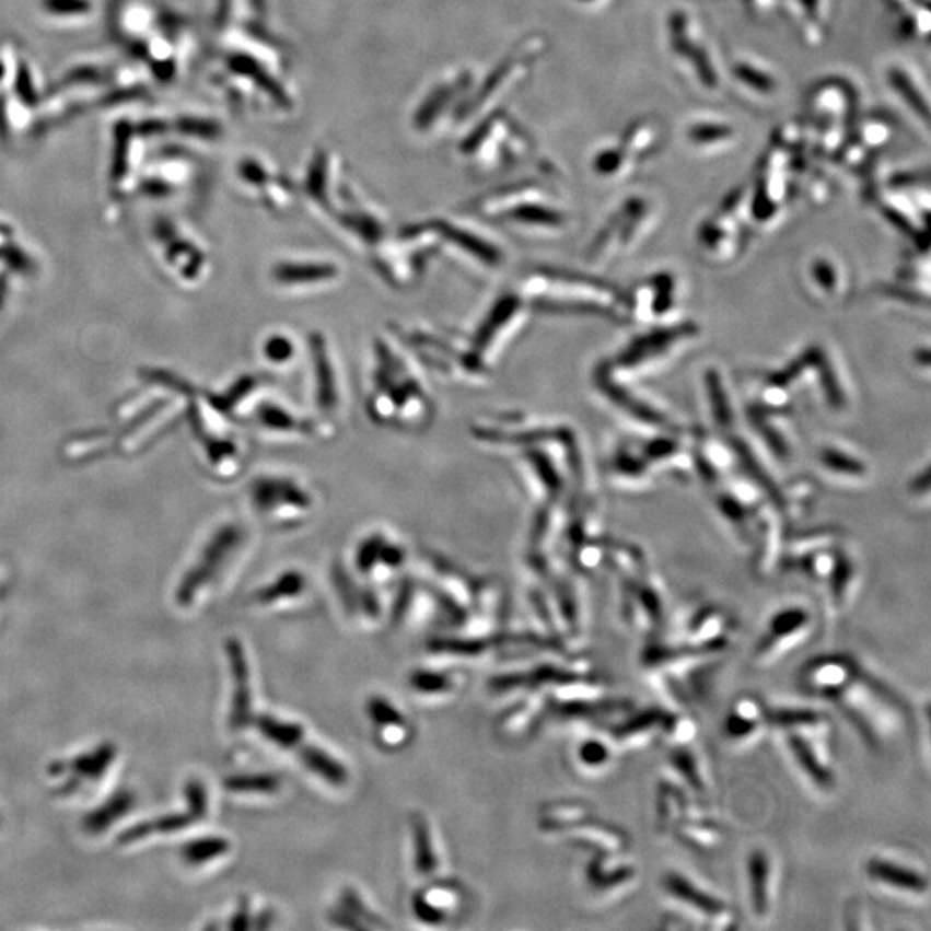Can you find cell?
I'll list each match as a JSON object with an SVG mask.
<instances>
[{"mask_svg": "<svg viewBox=\"0 0 931 931\" xmlns=\"http://www.w3.org/2000/svg\"><path fill=\"white\" fill-rule=\"evenodd\" d=\"M140 190H142L143 196L154 197V199H159V197H166L172 194L173 188L172 185L166 184L164 179L161 178H147L146 182H142L140 185Z\"/></svg>", "mask_w": 931, "mask_h": 931, "instance_id": "54", "label": "cell"}, {"mask_svg": "<svg viewBox=\"0 0 931 931\" xmlns=\"http://www.w3.org/2000/svg\"><path fill=\"white\" fill-rule=\"evenodd\" d=\"M9 139V119L8 110H5L4 102L0 101V140L5 142Z\"/></svg>", "mask_w": 931, "mask_h": 931, "instance_id": "59", "label": "cell"}, {"mask_svg": "<svg viewBox=\"0 0 931 931\" xmlns=\"http://www.w3.org/2000/svg\"><path fill=\"white\" fill-rule=\"evenodd\" d=\"M883 80L892 97L923 135L924 142H930V95L919 74L906 62L892 61L883 70Z\"/></svg>", "mask_w": 931, "mask_h": 931, "instance_id": "17", "label": "cell"}, {"mask_svg": "<svg viewBox=\"0 0 931 931\" xmlns=\"http://www.w3.org/2000/svg\"><path fill=\"white\" fill-rule=\"evenodd\" d=\"M578 837L583 838L586 843L594 846L598 852H610V854H619L621 850L627 849V835L619 830L618 826L607 825V823L594 822L592 817H585L582 822L573 826Z\"/></svg>", "mask_w": 931, "mask_h": 931, "instance_id": "34", "label": "cell"}, {"mask_svg": "<svg viewBox=\"0 0 931 931\" xmlns=\"http://www.w3.org/2000/svg\"><path fill=\"white\" fill-rule=\"evenodd\" d=\"M151 71L159 82L170 83L176 73V65L173 59H159L151 62Z\"/></svg>", "mask_w": 931, "mask_h": 931, "instance_id": "56", "label": "cell"}, {"mask_svg": "<svg viewBox=\"0 0 931 931\" xmlns=\"http://www.w3.org/2000/svg\"><path fill=\"white\" fill-rule=\"evenodd\" d=\"M679 842L690 847L694 850H711L720 846L721 828L717 823L703 819L699 814L691 813L685 817L684 822L678 823L673 830Z\"/></svg>", "mask_w": 931, "mask_h": 931, "instance_id": "33", "label": "cell"}, {"mask_svg": "<svg viewBox=\"0 0 931 931\" xmlns=\"http://www.w3.org/2000/svg\"><path fill=\"white\" fill-rule=\"evenodd\" d=\"M684 140L697 154L721 155L738 146L741 130L724 116L708 113L688 119L684 128Z\"/></svg>", "mask_w": 931, "mask_h": 931, "instance_id": "20", "label": "cell"}, {"mask_svg": "<svg viewBox=\"0 0 931 931\" xmlns=\"http://www.w3.org/2000/svg\"><path fill=\"white\" fill-rule=\"evenodd\" d=\"M769 726L789 730V732L807 733V735L826 738L830 733V721L822 712L814 709H768Z\"/></svg>", "mask_w": 931, "mask_h": 931, "instance_id": "30", "label": "cell"}, {"mask_svg": "<svg viewBox=\"0 0 931 931\" xmlns=\"http://www.w3.org/2000/svg\"><path fill=\"white\" fill-rule=\"evenodd\" d=\"M411 687L423 694H439L451 688V679L442 673L416 672L411 675Z\"/></svg>", "mask_w": 931, "mask_h": 931, "instance_id": "52", "label": "cell"}, {"mask_svg": "<svg viewBox=\"0 0 931 931\" xmlns=\"http://www.w3.org/2000/svg\"><path fill=\"white\" fill-rule=\"evenodd\" d=\"M412 834H415L416 870L423 874L433 873L437 870V856L423 817H416L412 823Z\"/></svg>", "mask_w": 931, "mask_h": 931, "instance_id": "43", "label": "cell"}, {"mask_svg": "<svg viewBox=\"0 0 931 931\" xmlns=\"http://www.w3.org/2000/svg\"><path fill=\"white\" fill-rule=\"evenodd\" d=\"M529 311L532 307L517 290L501 292L485 311L473 334L466 337L473 354L488 370L493 371L497 362L504 358L509 347L520 338Z\"/></svg>", "mask_w": 931, "mask_h": 931, "instance_id": "9", "label": "cell"}, {"mask_svg": "<svg viewBox=\"0 0 931 931\" xmlns=\"http://www.w3.org/2000/svg\"><path fill=\"white\" fill-rule=\"evenodd\" d=\"M269 277L280 292L310 295L337 287L342 268L328 259H283L272 265Z\"/></svg>", "mask_w": 931, "mask_h": 931, "instance_id": "13", "label": "cell"}, {"mask_svg": "<svg viewBox=\"0 0 931 931\" xmlns=\"http://www.w3.org/2000/svg\"><path fill=\"white\" fill-rule=\"evenodd\" d=\"M135 133L142 135V137H154V135L164 133L167 131V123L161 121V119H146V121L139 123L137 127H133Z\"/></svg>", "mask_w": 931, "mask_h": 931, "instance_id": "58", "label": "cell"}, {"mask_svg": "<svg viewBox=\"0 0 931 931\" xmlns=\"http://www.w3.org/2000/svg\"><path fill=\"white\" fill-rule=\"evenodd\" d=\"M781 735L793 763L811 785L823 792H830L835 787V775L823 754L825 748H823L822 738L807 733L789 732V730H783Z\"/></svg>", "mask_w": 931, "mask_h": 931, "instance_id": "21", "label": "cell"}, {"mask_svg": "<svg viewBox=\"0 0 931 931\" xmlns=\"http://www.w3.org/2000/svg\"><path fill=\"white\" fill-rule=\"evenodd\" d=\"M430 223L439 235L440 247L449 245L454 248V253L459 254L464 265L484 272H493L504 266V253L497 245L485 241L484 236L447 221H430Z\"/></svg>", "mask_w": 931, "mask_h": 931, "instance_id": "19", "label": "cell"}, {"mask_svg": "<svg viewBox=\"0 0 931 931\" xmlns=\"http://www.w3.org/2000/svg\"><path fill=\"white\" fill-rule=\"evenodd\" d=\"M406 562V550L403 545L382 532H374L362 538L356 550V566L362 574L373 573L379 566L387 570H397Z\"/></svg>", "mask_w": 931, "mask_h": 931, "instance_id": "26", "label": "cell"}, {"mask_svg": "<svg viewBox=\"0 0 931 931\" xmlns=\"http://www.w3.org/2000/svg\"><path fill=\"white\" fill-rule=\"evenodd\" d=\"M866 874L874 887L882 888L894 897L923 899L930 888L927 874L907 862L887 856H873L868 861Z\"/></svg>", "mask_w": 931, "mask_h": 931, "instance_id": "18", "label": "cell"}, {"mask_svg": "<svg viewBox=\"0 0 931 931\" xmlns=\"http://www.w3.org/2000/svg\"><path fill=\"white\" fill-rule=\"evenodd\" d=\"M140 97H143L142 89H121L104 95L101 102L102 106H118L121 102H130Z\"/></svg>", "mask_w": 931, "mask_h": 931, "instance_id": "53", "label": "cell"}, {"mask_svg": "<svg viewBox=\"0 0 931 931\" xmlns=\"http://www.w3.org/2000/svg\"><path fill=\"white\" fill-rule=\"evenodd\" d=\"M113 135L115 137H113V158H110V179L118 184L127 176L131 137L135 135L133 125L128 121H118Z\"/></svg>", "mask_w": 931, "mask_h": 931, "instance_id": "41", "label": "cell"}, {"mask_svg": "<svg viewBox=\"0 0 931 931\" xmlns=\"http://www.w3.org/2000/svg\"><path fill=\"white\" fill-rule=\"evenodd\" d=\"M742 2L748 13L756 18H768L769 14L777 13L773 0H742Z\"/></svg>", "mask_w": 931, "mask_h": 931, "instance_id": "57", "label": "cell"}, {"mask_svg": "<svg viewBox=\"0 0 931 931\" xmlns=\"http://www.w3.org/2000/svg\"><path fill=\"white\" fill-rule=\"evenodd\" d=\"M257 726L269 742L277 744L278 747L289 748V750H293V747L305 738L304 729L301 724L289 723V721H281L278 718H259Z\"/></svg>", "mask_w": 931, "mask_h": 931, "instance_id": "40", "label": "cell"}, {"mask_svg": "<svg viewBox=\"0 0 931 931\" xmlns=\"http://www.w3.org/2000/svg\"><path fill=\"white\" fill-rule=\"evenodd\" d=\"M5 71H8V70H5L4 62L0 61V82H2V80H4Z\"/></svg>", "mask_w": 931, "mask_h": 931, "instance_id": "61", "label": "cell"}, {"mask_svg": "<svg viewBox=\"0 0 931 931\" xmlns=\"http://www.w3.org/2000/svg\"><path fill=\"white\" fill-rule=\"evenodd\" d=\"M667 759L676 777L684 781L687 789L699 793L706 792V780H703L699 757L691 753L687 744L673 745Z\"/></svg>", "mask_w": 931, "mask_h": 931, "instance_id": "38", "label": "cell"}, {"mask_svg": "<svg viewBox=\"0 0 931 931\" xmlns=\"http://www.w3.org/2000/svg\"><path fill=\"white\" fill-rule=\"evenodd\" d=\"M305 585H307V582H305V577L301 571H286L275 582L263 586L257 592L256 597L260 604H275V602H280L281 598L299 597L304 592Z\"/></svg>", "mask_w": 931, "mask_h": 931, "instance_id": "39", "label": "cell"}, {"mask_svg": "<svg viewBox=\"0 0 931 931\" xmlns=\"http://www.w3.org/2000/svg\"><path fill=\"white\" fill-rule=\"evenodd\" d=\"M690 801L687 793L672 781H663L657 789V825L661 831H673L678 823L690 816Z\"/></svg>", "mask_w": 931, "mask_h": 931, "instance_id": "32", "label": "cell"}, {"mask_svg": "<svg viewBox=\"0 0 931 931\" xmlns=\"http://www.w3.org/2000/svg\"><path fill=\"white\" fill-rule=\"evenodd\" d=\"M415 911L416 915L419 916V919H423L427 923H440L442 919H444V915L440 909H437L435 906H431L430 903L423 899V897H416L415 899Z\"/></svg>", "mask_w": 931, "mask_h": 931, "instance_id": "55", "label": "cell"}, {"mask_svg": "<svg viewBox=\"0 0 931 931\" xmlns=\"http://www.w3.org/2000/svg\"><path fill=\"white\" fill-rule=\"evenodd\" d=\"M230 663H232L235 691H233L232 729H244L251 718V685H248V666L245 660L244 647L236 640L229 643Z\"/></svg>", "mask_w": 931, "mask_h": 931, "instance_id": "28", "label": "cell"}, {"mask_svg": "<svg viewBox=\"0 0 931 931\" xmlns=\"http://www.w3.org/2000/svg\"><path fill=\"white\" fill-rule=\"evenodd\" d=\"M730 618L720 607H706L694 615L688 622L687 639L685 643L691 645H714V643H730L729 639Z\"/></svg>", "mask_w": 931, "mask_h": 931, "instance_id": "29", "label": "cell"}, {"mask_svg": "<svg viewBox=\"0 0 931 931\" xmlns=\"http://www.w3.org/2000/svg\"><path fill=\"white\" fill-rule=\"evenodd\" d=\"M496 216L525 229L559 230L566 223L565 212L540 202L513 203Z\"/></svg>", "mask_w": 931, "mask_h": 931, "instance_id": "31", "label": "cell"}, {"mask_svg": "<svg viewBox=\"0 0 931 931\" xmlns=\"http://www.w3.org/2000/svg\"><path fill=\"white\" fill-rule=\"evenodd\" d=\"M371 364L364 397V411L371 423L400 433L428 430L437 416L435 399L421 368L397 338H374Z\"/></svg>", "mask_w": 931, "mask_h": 931, "instance_id": "1", "label": "cell"}, {"mask_svg": "<svg viewBox=\"0 0 931 931\" xmlns=\"http://www.w3.org/2000/svg\"><path fill=\"white\" fill-rule=\"evenodd\" d=\"M745 874H747L750 911L756 915V918L765 919L771 909V895H773V861L766 850L756 849L747 856Z\"/></svg>", "mask_w": 931, "mask_h": 931, "instance_id": "25", "label": "cell"}, {"mask_svg": "<svg viewBox=\"0 0 931 931\" xmlns=\"http://www.w3.org/2000/svg\"><path fill=\"white\" fill-rule=\"evenodd\" d=\"M585 873L590 887L598 894H625L637 882V870L610 852H597Z\"/></svg>", "mask_w": 931, "mask_h": 931, "instance_id": "23", "label": "cell"}, {"mask_svg": "<svg viewBox=\"0 0 931 931\" xmlns=\"http://www.w3.org/2000/svg\"><path fill=\"white\" fill-rule=\"evenodd\" d=\"M155 236L167 242V260L179 268L178 271L182 277L190 281L202 278L203 266H206V257H203L202 251H199L196 245H191L188 241H182L176 235L175 226L164 220L155 224Z\"/></svg>", "mask_w": 931, "mask_h": 931, "instance_id": "27", "label": "cell"}, {"mask_svg": "<svg viewBox=\"0 0 931 931\" xmlns=\"http://www.w3.org/2000/svg\"><path fill=\"white\" fill-rule=\"evenodd\" d=\"M828 578H830L831 604L835 609H846L849 604L850 589L854 582V568L849 559L842 558L840 561H835Z\"/></svg>", "mask_w": 931, "mask_h": 931, "instance_id": "42", "label": "cell"}, {"mask_svg": "<svg viewBox=\"0 0 931 931\" xmlns=\"http://www.w3.org/2000/svg\"><path fill=\"white\" fill-rule=\"evenodd\" d=\"M242 542H244V529L236 523H226L216 529L214 535L203 547L199 561L188 571V577H185L179 589L182 602H191L194 595L203 589L206 583L211 582L218 571L226 565L230 556H233V552L241 547Z\"/></svg>", "mask_w": 931, "mask_h": 931, "instance_id": "16", "label": "cell"}, {"mask_svg": "<svg viewBox=\"0 0 931 931\" xmlns=\"http://www.w3.org/2000/svg\"><path fill=\"white\" fill-rule=\"evenodd\" d=\"M295 754L301 757L302 763H304L307 768L316 773L317 777H322L323 780L328 781L330 785L342 787L347 783V769L344 768L338 760H335L334 757L328 756L325 750L322 748L314 747V745L304 744V741L299 742L295 747H293Z\"/></svg>", "mask_w": 931, "mask_h": 931, "instance_id": "35", "label": "cell"}, {"mask_svg": "<svg viewBox=\"0 0 931 931\" xmlns=\"http://www.w3.org/2000/svg\"><path fill=\"white\" fill-rule=\"evenodd\" d=\"M45 13L58 18L85 16L92 13L90 0H40Z\"/></svg>", "mask_w": 931, "mask_h": 931, "instance_id": "48", "label": "cell"}, {"mask_svg": "<svg viewBox=\"0 0 931 931\" xmlns=\"http://www.w3.org/2000/svg\"><path fill=\"white\" fill-rule=\"evenodd\" d=\"M175 130L178 133L187 135V137H196V139L214 140L221 135V127L218 123L208 118H196V116H184L176 119Z\"/></svg>", "mask_w": 931, "mask_h": 931, "instance_id": "46", "label": "cell"}, {"mask_svg": "<svg viewBox=\"0 0 931 931\" xmlns=\"http://www.w3.org/2000/svg\"><path fill=\"white\" fill-rule=\"evenodd\" d=\"M661 885H663L664 894L673 903L684 907L685 912L700 921L703 927L729 930L735 924V912L732 907L718 899L717 895L700 888L685 874L667 871L663 874Z\"/></svg>", "mask_w": 931, "mask_h": 931, "instance_id": "12", "label": "cell"}, {"mask_svg": "<svg viewBox=\"0 0 931 931\" xmlns=\"http://www.w3.org/2000/svg\"><path fill=\"white\" fill-rule=\"evenodd\" d=\"M229 850V843L223 838H206L199 840L194 846L188 847V859L194 862L208 861V859L218 858Z\"/></svg>", "mask_w": 931, "mask_h": 931, "instance_id": "51", "label": "cell"}, {"mask_svg": "<svg viewBox=\"0 0 931 931\" xmlns=\"http://www.w3.org/2000/svg\"><path fill=\"white\" fill-rule=\"evenodd\" d=\"M664 38L670 59L688 85L706 95L718 94L723 73L699 16L685 5H673L664 18Z\"/></svg>", "mask_w": 931, "mask_h": 931, "instance_id": "5", "label": "cell"}, {"mask_svg": "<svg viewBox=\"0 0 931 931\" xmlns=\"http://www.w3.org/2000/svg\"><path fill=\"white\" fill-rule=\"evenodd\" d=\"M14 92L25 106L35 107L40 102L35 83H33L32 71H30L25 61H20V65H18L16 77H14Z\"/></svg>", "mask_w": 931, "mask_h": 931, "instance_id": "50", "label": "cell"}, {"mask_svg": "<svg viewBox=\"0 0 931 931\" xmlns=\"http://www.w3.org/2000/svg\"><path fill=\"white\" fill-rule=\"evenodd\" d=\"M248 504L257 517L277 528L301 526L316 513L317 497L310 485L286 473H263L247 487Z\"/></svg>", "mask_w": 931, "mask_h": 931, "instance_id": "7", "label": "cell"}, {"mask_svg": "<svg viewBox=\"0 0 931 931\" xmlns=\"http://www.w3.org/2000/svg\"><path fill=\"white\" fill-rule=\"evenodd\" d=\"M859 92L843 77H825L805 92L802 127L814 154L837 161L859 116Z\"/></svg>", "mask_w": 931, "mask_h": 931, "instance_id": "3", "label": "cell"}, {"mask_svg": "<svg viewBox=\"0 0 931 931\" xmlns=\"http://www.w3.org/2000/svg\"><path fill=\"white\" fill-rule=\"evenodd\" d=\"M280 778L272 775H244L226 781V789L233 792L275 793L280 790Z\"/></svg>", "mask_w": 931, "mask_h": 931, "instance_id": "45", "label": "cell"}, {"mask_svg": "<svg viewBox=\"0 0 931 931\" xmlns=\"http://www.w3.org/2000/svg\"><path fill=\"white\" fill-rule=\"evenodd\" d=\"M104 82H107V73L104 68L92 65L77 66L61 78V82L54 86V90H62L66 86L73 85H97V83Z\"/></svg>", "mask_w": 931, "mask_h": 931, "instance_id": "47", "label": "cell"}, {"mask_svg": "<svg viewBox=\"0 0 931 931\" xmlns=\"http://www.w3.org/2000/svg\"><path fill=\"white\" fill-rule=\"evenodd\" d=\"M769 726L768 708L754 696H742L733 702L723 721V736L735 745L753 744Z\"/></svg>", "mask_w": 931, "mask_h": 931, "instance_id": "22", "label": "cell"}, {"mask_svg": "<svg viewBox=\"0 0 931 931\" xmlns=\"http://www.w3.org/2000/svg\"><path fill=\"white\" fill-rule=\"evenodd\" d=\"M307 366H310L311 412L316 424L317 437L322 442L335 439L340 431L346 412V385L342 366L330 338L323 331H313L305 338Z\"/></svg>", "mask_w": 931, "mask_h": 931, "instance_id": "6", "label": "cell"}, {"mask_svg": "<svg viewBox=\"0 0 931 931\" xmlns=\"http://www.w3.org/2000/svg\"><path fill=\"white\" fill-rule=\"evenodd\" d=\"M368 712H370L371 720L379 724V726L380 724L382 726H391V729H403L404 726V720L399 711L388 700L382 699V697H373L368 702Z\"/></svg>", "mask_w": 931, "mask_h": 931, "instance_id": "49", "label": "cell"}, {"mask_svg": "<svg viewBox=\"0 0 931 931\" xmlns=\"http://www.w3.org/2000/svg\"><path fill=\"white\" fill-rule=\"evenodd\" d=\"M894 131V123L887 116H859L835 163L854 175H866L891 147Z\"/></svg>", "mask_w": 931, "mask_h": 931, "instance_id": "11", "label": "cell"}, {"mask_svg": "<svg viewBox=\"0 0 931 931\" xmlns=\"http://www.w3.org/2000/svg\"><path fill=\"white\" fill-rule=\"evenodd\" d=\"M729 82L736 94L754 106H768L780 98L783 92L780 74L763 59L741 54L735 56L726 66Z\"/></svg>", "mask_w": 931, "mask_h": 931, "instance_id": "15", "label": "cell"}, {"mask_svg": "<svg viewBox=\"0 0 931 931\" xmlns=\"http://www.w3.org/2000/svg\"><path fill=\"white\" fill-rule=\"evenodd\" d=\"M577 2H580V4L583 5H602L604 2H607V0H577Z\"/></svg>", "mask_w": 931, "mask_h": 931, "instance_id": "60", "label": "cell"}, {"mask_svg": "<svg viewBox=\"0 0 931 931\" xmlns=\"http://www.w3.org/2000/svg\"><path fill=\"white\" fill-rule=\"evenodd\" d=\"M244 423L256 428L257 433L281 442L319 440L316 424L310 415H302L295 407L280 400L260 397L245 416Z\"/></svg>", "mask_w": 931, "mask_h": 931, "instance_id": "14", "label": "cell"}, {"mask_svg": "<svg viewBox=\"0 0 931 931\" xmlns=\"http://www.w3.org/2000/svg\"><path fill=\"white\" fill-rule=\"evenodd\" d=\"M814 628H816V618L813 610L804 606L783 607L769 619L765 633L757 640L753 652L754 664L763 667L771 666L781 657L804 645L811 639Z\"/></svg>", "mask_w": 931, "mask_h": 931, "instance_id": "10", "label": "cell"}, {"mask_svg": "<svg viewBox=\"0 0 931 931\" xmlns=\"http://www.w3.org/2000/svg\"><path fill=\"white\" fill-rule=\"evenodd\" d=\"M667 714L670 712L660 711V709H645L639 714H633L625 723L615 726L610 742L616 747L628 748V750L647 747L657 736L664 735Z\"/></svg>", "mask_w": 931, "mask_h": 931, "instance_id": "24", "label": "cell"}, {"mask_svg": "<svg viewBox=\"0 0 931 931\" xmlns=\"http://www.w3.org/2000/svg\"><path fill=\"white\" fill-rule=\"evenodd\" d=\"M817 697L834 703L870 747H882L903 732L909 718L903 700L862 672L854 661L837 685Z\"/></svg>", "mask_w": 931, "mask_h": 931, "instance_id": "2", "label": "cell"}, {"mask_svg": "<svg viewBox=\"0 0 931 931\" xmlns=\"http://www.w3.org/2000/svg\"><path fill=\"white\" fill-rule=\"evenodd\" d=\"M260 358L271 368H290L298 362V340L287 331H271L260 342Z\"/></svg>", "mask_w": 931, "mask_h": 931, "instance_id": "37", "label": "cell"}, {"mask_svg": "<svg viewBox=\"0 0 931 931\" xmlns=\"http://www.w3.org/2000/svg\"><path fill=\"white\" fill-rule=\"evenodd\" d=\"M615 757L616 753H613L610 745L607 742L598 741V738H589L578 748L580 763L585 768L595 769V771L607 768L615 760Z\"/></svg>", "mask_w": 931, "mask_h": 931, "instance_id": "44", "label": "cell"}, {"mask_svg": "<svg viewBox=\"0 0 931 931\" xmlns=\"http://www.w3.org/2000/svg\"><path fill=\"white\" fill-rule=\"evenodd\" d=\"M663 139V123L655 116L633 119L613 142L595 152L592 170L598 178L610 182L630 178L660 151Z\"/></svg>", "mask_w": 931, "mask_h": 931, "instance_id": "8", "label": "cell"}, {"mask_svg": "<svg viewBox=\"0 0 931 931\" xmlns=\"http://www.w3.org/2000/svg\"><path fill=\"white\" fill-rule=\"evenodd\" d=\"M888 8L900 16V32L904 37L928 38L930 32V11L928 0H885Z\"/></svg>", "mask_w": 931, "mask_h": 931, "instance_id": "36", "label": "cell"}, {"mask_svg": "<svg viewBox=\"0 0 931 931\" xmlns=\"http://www.w3.org/2000/svg\"><path fill=\"white\" fill-rule=\"evenodd\" d=\"M392 335L419 368L431 371L445 382L478 387L492 379V370L473 354L466 337L424 325L395 326Z\"/></svg>", "mask_w": 931, "mask_h": 931, "instance_id": "4", "label": "cell"}]
</instances>
